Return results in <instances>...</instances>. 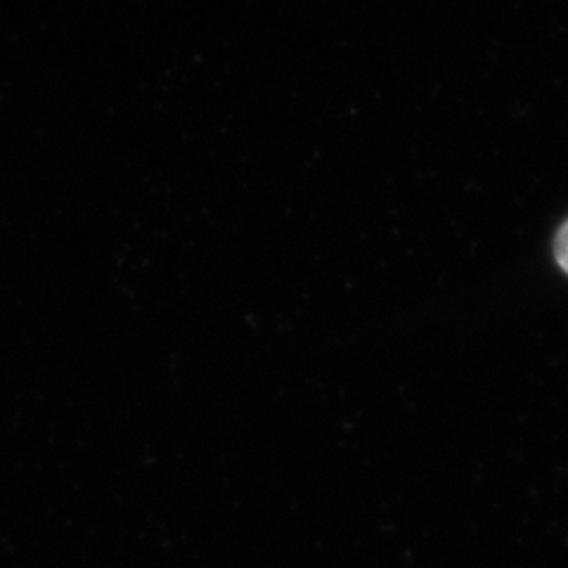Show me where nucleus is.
I'll return each instance as SVG.
<instances>
[{"label": "nucleus", "instance_id": "nucleus-1", "mask_svg": "<svg viewBox=\"0 0 568 568\" xmlns=\"http://www.w3.org/2000/svg\"><path fill=\"white\" fill-rule=\"evenodd\" d=\"M555 258L559 263V268L568 275V221L559 227V233L555 237Z\"/></svg>", "mask_w": 568, "mask_h": 568}]
</instances>
